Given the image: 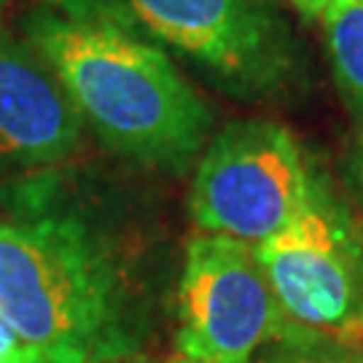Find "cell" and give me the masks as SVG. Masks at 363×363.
I'll use <instances>...</instances> for the list:
<instances>
[{
  "label": "cell",
  "instance_id": "cell-9",
  "mask_svg": "<svg viewBox=\"0 0 363 363\" xmlns=\"http://www.w3.org/2000/svg\"><path fill=\"white\" fill-rule=\"evenodd\" d=\"M43 3L52 11L76 22H116L124 27H135V19L113 0H43Z\"/></svg>",
  "mask_w": 363,
  "mask_h": 363
},
{
  "label": "cell",
  "instance_id": "cell-13",
  "mask_svg": "<svg viewBox=\"0 0 363 363\" xmlns=\"http://www.w3.org/2000/svg\"><path fill=\"white\" fill-rule=\"evenodd\" d=\"M267 363H320V361H267Z\"/></svg>",
  "mask_w": 363,
  "mask_h": 363
},
{
  "label": "cell",
  "instance_id": "cell-6",
  "mask_svg": "<svg viewBox=\"0 0 363 363\" xmlns=\"http://www.w3.org/2000/svg\"><path fill=\"white\" fill-rule=\"evenodd\" d=\"M253 253L294 328L334 331L363 318V237L325 191Z\"/></svg>",
  "mask_w": 363,
  "mask_h": 363
},
{
  "label": "cell",
  "instance_id": "cell-11",
  "mask_svg": "<svg viewBox=\"0 0 363 363\" xmlns=\"http://www.w3.org/2000/svg\"><path fill=\"white\" fill-rule=\"evenodd\" d=\"M16 350H22V345H19V339L13 337L9 323L0 318V355H9V352H16Z\"/></svg>",
  "mask_w": 363,
  "mask_h": 363
},
{
  "label": "cell",
  "instance_id": "cell-2",
  "mask_svg": "<svg viewBox=\"0 0 363 363\" xmlns=\"http://www.w3.org/2000/svg\"><path fill=\"white\" fill-rule=\"evenodd\" d=\"M25 33L84 127L111 151L164 169H186L205 151L213 127L208 103L135 27L38 9L25 19Z\"/></svg>",
  "mask_w": 363,
  "mask_h": 363
},
{
  "label": "cell",
  "instance_id": "cell-12",
  "mask_svg": "<svg viewBox=\"0 0 363 363\" xmlns=\"http://www.w3.org/2000/svg\"><path fill=\"white\" fill-rule=\"evenodd\" d=\"M0 363H43V361H40L35 352H30L27 347H22V350L9 352V355H0Z\"/></svg>",
  "mask_w": 363,
  "mask_h": 363
},
{
  "label": "cell",
  "instance_id": "cell-15",
  "mask_svg": "<svg viewBox=\"0 0 363 363\" xmlns=\"http://www.w3.org/2000/svg\"><path fill=\"white\" fill-rule=\"evenodd\" d=\"M3 9H6V0H0V16H3Z\"/></svg>",
  "mask_w": 363,
  "mask_h": 363
},
{
  "label": "cell",
  "instance_id": "cell-1",
  "mask_svg": "<svg viewBox=\"0 0 363 363\" xmlns=\"http://www.w3.org/2000/svg\"><path fill=\"white\" fill-rule=\"evenodd\" d=\"M0 218V318L43 363H113L138 347L118 245L52 183L11 194Z\"/></svg>",
  "mask_w": 363,
  "mask_h": 363
},
{
  "label": "cell",
  "instance_id": "cell-10",
  "mask_svg": "<svg viewBox=\"0 0 363 363\" xmlns=\"http://www.w3.org/2000/svg\"><path fill=\"white\" fill-rule=\"evenodd\" d=\"M283 3H288V6H294V11H298L304 19H320L323 16V11L328 9V3L331 0H283Z\"/></svg>",
  "mask_w": 363,
  "mask_h": 363
},
{
  "label": "cell",
  "instance_id": "cell-14",
  "mask_svg": "<svg viewBox=\"0 0 363 363\" xmlns=\"http://www.w3.org/2000/svg\"><path fill=\"white\" fill-rule=\"evenodd\" d=\"M172 363H196V361H189V358H183V355H181V358H175Z\"/></svg>",
  "mask_w": 363,
  "mask_h": 363
},
{
  "label": "cell",
  "instance_id": "cell-3",
  "mask_svg": "<svg viewBox=\"0 0 363 363\" xmlns=\"http://www.w3.org/2000/svg\"><path fill=\"white\" fill-rule=\"evenodd\" d=\"M323 194L298 140L274 121H234L205 145L191 183L199 232L256 247Z\"/></svg>",
  "mask_w": 363,
  "mask_h": 363
},
{
  "label": "cell",
  "instance_id": "cell-18",
  "mask_svg": "<svg viewBox=\"0 0 363 363\" xmlns=\"http://www.w3.org/2000/svg\"><path fill=\"white\" fill-rule=\"evenodd\" d=\"M361 325H363V318H361Z\"/></svg>",
  "mask_w": 363,
  "mask_h": 363
},
{
  "label": "cell",
  "instance_id": "cell-17",
  "mask_svg": "<svg viewBox=\"0 0 363 363\" xmlns=\"http://www.w3.org/2000/svg\"><path fill=\"white\" fill-rule=\"evenodd\" d=\"M361 181H363V154H361Z\"/></svg>",
  "mask_w": 363,
  "mask_h": 363
},
{
  "label": "cell",
  "instance_id": "cell-8",
  "mask_svg": "<svg viewBox=\"0 0 363 363\" xmlns=\"http://www.w3.org/2000/svg\"><path fill=\"white\" fill-rule=\"evenodd\" d=\"M320 22L339 94L363 116V0H331Z\"/></svg>",
  "mask_w": 363,
  "mask_h": 363
},
{
  "label": "cell",
  "instance_id": "cell-16",
  "mask_svg": "<svg viewBox=\"0 0 363 363\" xmlns=\"http://www.w3.org/2000/svg\"><path fill=\"white\" fill-rule=\"evenodd\" d=\"M113 363H145V361H113Z\"/></svg>",
  "mask_w": 363,
  "mask_h": 363
},
{
  "label": "cell",
  "instance_id": "cell-4",
  "mask_svg": "<svg viewBox=\"0 0 363 363\" xmlns=\"http://www.w3.org/2000/svg\"><path fill=\"white\" fill-rule=\"evenodd\" d=\"M154 38L242 100L291 94L301 54L283 16L264 0H113Z\"/></svg>",
  "mask_w": 363,
  "mask_h": 363
},
{
  "label": "cell",
  "instance_id": "cell-7",
  "mask_svg": "<svg viewBox=\"0 0 363 363\" xmlns=\"http://www.w3.org/2000/svg\"><path fill=\"white\" fill-rule=\"evenodd\" d=\"M84 121L65 86L30 43L0 35V162L49 167L73 154Z\"/></svg>",
  "mask_w": 363,
  "mask_h": 363
},
{
  "label": "cell",
  "instance_id": "cell-5",
  "mask_svg": "<svg viewBox=\"0 0 363 363\" xmlns=\"http://www.w3.org/2000/svg\"><path fill=\"white\" fill-rule=\"evenodd\" d=\"M286 320L253 247L220 234L186 245L178 350L196 363H247L261 345L286 337Z\"/></svg>",
  "mask_w": 363,
  "mask_h": 363
}]
</instances>
